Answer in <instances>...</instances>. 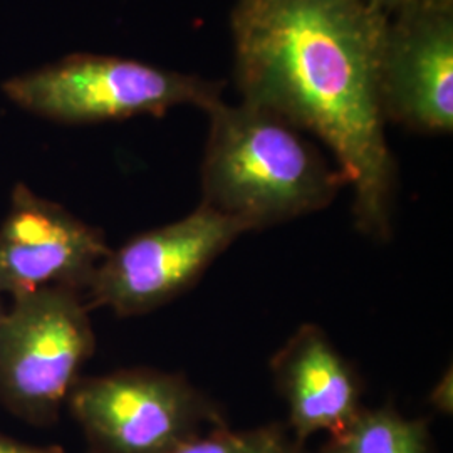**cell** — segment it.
Masks as SVG:
<instances>
[{"label":"cell","mask_w":453,"mask_h":453,"mask_svg":"<svg viewBox=\"0 0 453 453\" xmlns=\"http://www.w3.org/2000/svg\"><path fill=\"white\" fill-rule=\"evenodd\" d=\"M388 16L366 0H237L234 76L243 103L323 143L353 190L357 226L391 232L396 162L381 103Z\"/></svg>","instance_id":"6da1fadb"},{"label":"cell","mask_w":453,"mask_h":453,"mask_svg":"<svg viewBox=\"0 0 453 453\" xmlns=\"http://www.w3.org/2000/svg\"><path fill=\"white\" fill-rule=\"evenodd\" d=\"M207 114L200 203L247 232L323 211L348 187L340 168L284 118L224 99Z\"/></svg>","instance_id":"7a4b0ae2"},{"label":"cell","mask_w":453,"mask_h":453,"mask_svg":"<svg viewBox=\"0 0 453 453\" xmlns=\"http://www.w3.org/2000/svg\"><path fill=\"white\" fill-rule=\"evenodd\" d=\"M29 113L65 125L163 116L179 106L209 111L222 101L224 82L134 59L73 54L2 86Z\"/></svg>","instance_id":"3957f363"},{"label":"cell","mask_w":453,"mask_h":453,"mask_svg":"<svg viewBox=\"0 0 453 453\" xmlns=\"http://www.w3.org/2000/svg\"><path fill=\"white\" fill-rule=\"evenodd\" d=\"M95 348L82 292L48 288L16 296L0 331V403L35 426L56 423Z\"/></svg>","instance_id":"277c9868"},{"label":"cell","mask_w":453,"mask_h":453,"mask_svg":"<svg viewBox=\"0 0 453 453\" xmlns=\"http://www.w3.org/2000/svg\"><path fill=\"white\" fill-rule=\"evenodd\" d=\"M65 405L88 453H168L205 425H224L188 380L150 368L80 378Z\"/></svg>","instance_id":"5b68a950"},{"label":"cell","mask_w":453,"mask_h":453,"mask_svg":"<svg viewBox=\"0 0 453 453\" xmlns=\"http://www.w3.org/2000/svg\"><path fill=\"white\" fill-rule=\"evenodd\" d=\"M242 234V224L200 203L177 222L111 249L82 291L84 303L123 318L162 308L190 289Z\"/></svg>","instance_id":"8992f818"},{"label":"cell","mask_w":453,"mask_h":453,"mask_svg":"<svg viewBox=\"0 0 453 453\" xmlns=\"http://www.w3.org/2000/svg\"><path fill=\"white\" fill-rule=\"evenodd\" d=\"M387 123L453 131V0H410L388 19L381 56Z\"/></svg>","instance_id":"52a82bcc"},{"label":"cell","mask_w":453,"mask_h":453,"mask_svg":"<svg viewBox=\"0 0 453 453\" xmlns=\"http://www.w3.org/2000/svg\"><path fill=\"white\" fill-rule=\"evenodd\" d=\"M110 250L99 228L17 185L0 224V294L16 297L48 288L82 292Z\"/></svg>","instance_id":"ba28073f"},{"label":"cell","mask_w":453,"mask_h":453,"mask_svg":"<svg viewBox=\"0 0 453 453\" xmlns=\"http://www.w3.org/2000/svg\"><path fill=\"white\" fill-rule=\"evenodd\" d=\"M271 366L299 443L318 432L338 435L363 408L357 374L314 324L301 326Z\"/></svg>","instance_id":"9c48e42d"},{"label":"cell","mask_w":453,"mask_h":453,"mask_svg":"<svg viewBox=\"0 0 453 453\" xmlns=\"http://www.w3.org/2000/svg\"><path fill=\"white\" fill-rule=\"evenodd\" d=\"M319 453H435L426 423L395 408H361L353 421L329 438Z\"/></svg>","instance_id":"30bf717a"},{"label":"cell","mask_w":453,"mask_h":453,"mask_svg":"<svg viewBox=\"0 0 453 453\" xmlns=\"http://www.w3.org/2000/svg\"><path fill=\"white\" fill-rule=\"evenodd\" d=\"M262 428L252 432H228L224 425L185 438L168 453H256Z\"/></svg>","instance_id":"8fae6325"},{"label":"cell","mask_w":453,"mask_h":453,"mask_svg":"<svg viewBox=\"0 0 453 453\" xmlns=\"http://www.w3.org/2000/svg\"><path fill=\"white\" fill-rule=\"evenodd\" d=\"M256 453H308L303 443L289 435L280 426H265L262 428L259 447Z\"/></svg>","instance_id":"7c38bea8"},{"label":"cell","mask_w":453,"mask_h":453,"mask_svg":"<svg viewBox=\"0 0 453 453\" xmlns=\"http://www.w3.org/2000/svg\"><path fill=\"white\" fill-rule=\"evenodd\" d=\"M0 453H65L59 445H34L7 437L0 432Z\"/></svg>","instance_id":"4fadbf2b"},{"label":"cell","mask_w":453,"mask_h":453,"mask_svg":"<svg viewBox=\"0 0 453 453\" xmlns=\"http://www.w3.org/2000/svg\"><path fill=\"white\" fill-rule=\"evenodd\" d=\"M434 403L441 411H450L452 408V380L449 376V380H443L434 391Z\"/></svg>","instance_id":"5bb4252c"},{"label":"cell","mask_w":453,"mask_h":453,"mask_svg":"<svg viewBox=\"0 0 453 453\" xmlns=\"http://www.w3.org/2000/svg\"><path fill=\"white\" fill-rule=\"evenodd\" d=\"M372 4L374 9L383 12L385 16L391 17L396 11H400L403 5H406L410 0H366Z\"/></svg>","instance_id":"9a60e30c"},{"label":"cell","mask_w":453,"mask_h":453,"mask_svg":"<svg viewBox=\"0 0 453 453\" xmlns=\"http://www.w3.org/2000/svg\"><path fill=\"white\" fill-rule=\"evenodd\" d=\"M4 314H5V308L2 304V294H0V331H2V321H4Z\"/></svg>","instance_id":"2e32d148"}]
</instances>
